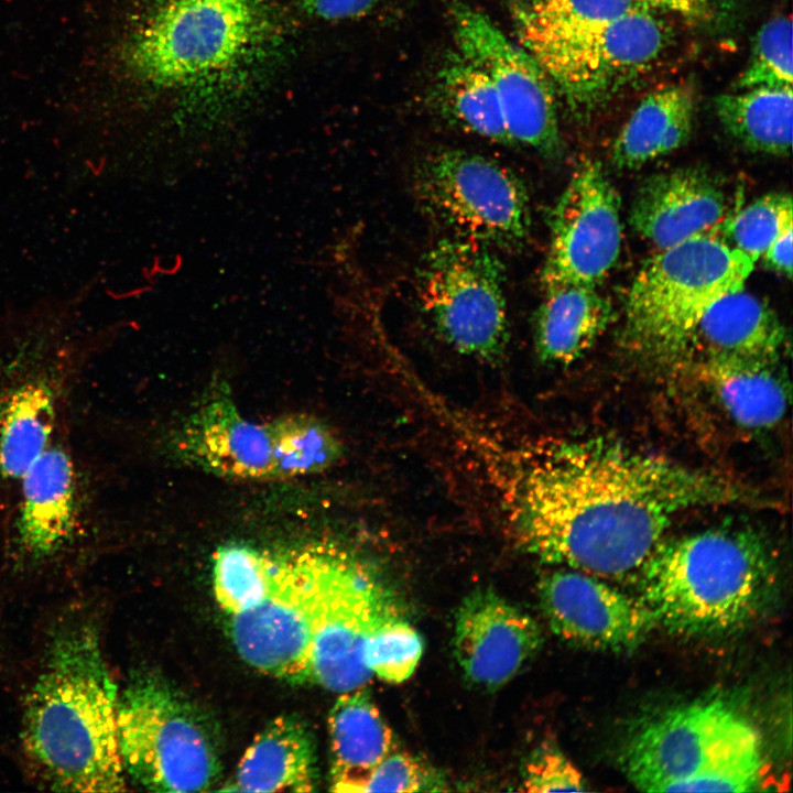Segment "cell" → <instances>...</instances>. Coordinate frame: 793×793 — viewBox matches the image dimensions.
Returning a JSON list of instances; mask_svg holds the SVG:
<instances>
[{"instance_id":"1","label":"cell","mask_w":793,"mask_h":793,"mask_svg":"<svg viewBox=\"0 0 793 793\" xmlns=\"http://www.w3.org/2000/svg\"><path fill=\"white\" fill-rule=\"evenodd\" d=\"M514 467L502 499L520 545L597 577L639 571L685 511L760 502L727 476L601 435L544 442Z\"/></svg>"},{"instance_id":"2","label":"cell","mask_w":793,"mask_h":793,"mask_svg":"<svg viewBox=\"0 0 793 793\" xmlns=\"http://www.w3.org/2000/svg\"><path fill=\"white\" fill-rule=\"evenodd\" d=\"M118 696L97 627L82 618L58 626L26 696L22 728L24 749L53 790H127Z\"/></svg>"},{"instance_id":"3","label":"cell","mask_w":793,"mask_h":793,"mask_svg":"<svg viewBox=\"0 0 793 793\" xmlns=\"http://www.w3.org/2000/svg\"><path fill=\"white\" fill-rule=\"evenodd\" d=\"M639 572L638 599L655 626L685 636L739 629L767 608L775 590L774 556L749 528L661 541Z\"/></svg>"},{"instance_id":"4","label":"cell","mask_w":793,"mask_h":793,"mask_svg":"<svg viewBox=\"0 0 793 793\" xmlns=\"http://www.w3.org/2000/svg\"><path fill=\"white\" fill-rule=\"evenodd\" d=\"M629 780L647 792H748L763 772L760 732L724 699L672 708L643 725L623 753Z\"/></svg>"},{"instance_id":"5","label":"cell","mask_w":793,"mask_h":793,"mask_svg":"<svg viewBox=\"0 0 793 793\" xmlns=\"http://www.w3.org/2000/svg\"><path fill=\"white\" fill-rule=\"evenodd\" d=\"M269 31L260 0H163L128 35L120 58L142 85L188 90L245 66Z\"/></svg>"},{"instance_id":"6","label":"cell","mask_w":793,"mask_h":793,"mask_svg":"<svg viewBox=\"0 0 793 793\" xmlns=\"http://www.w3.org/2000/svg\"><path fill=\"white\" fill-rule=\"evenodd\" d=\"M753 265L707 231L661 249L630 286L623 344L650 361H677L693 346L704 314L725 295L743 289Z\"/></svg>"},{"instance_id":"7","label":"cell","mask_w":793,"mask_h":793,"mask_svg":"<svg viewBox=\"0 0 793 793\" xmlns=\"http://www.w3.org/2000/svg\"><path fill=\"white\" fill-rule=\"evenodd\" d=\"M117 735L126 774L148 791L203 792L219 779L203 718L157 675L139 673L119 693Z\"/></svg>"},{"instance_id":"8","label":"cell","mask_w":793,"mask_h":793,"mask_svg":"<svg viewBox=\"0 0 793 793\" xmlns=\"http://www.w3.org/2000/svg\"><path fill=\"white\" fill-rule=\"evenodd\" d=\"M501 261L487 245L441 240L417 274L422 306L441 338L459 354L497 361L509 341Z\"/></svg>"},{"instance_id":"9","label":"cell","mask_w":793,"mask_h":793,"mask_svg":"<svg viewBox=\"0 0 793 793\" xmlns=\"http://www.w3.org/2000/svg\"><path fill=\"white\" fill-rule=\"evenodd\" d=\"M336 548L271 554L267 591L230 616L231 641L250 666L289 682H308L309 650Z\"/></svg>"},{"instance_id":"10","label":"cell","mask_w":793,"mask_h":793,"mask_svg":"<svg viewBox=\"0 0 793 793\" xmlns=\"http://www.w3.org/2000/svg\"><path fill=\"white\" fill-rule=\"evenodd\" d=\"M667 44L663 22L651 10L641 9L521 45L582 117L649 68Z\"/></svg>"},{"instance_id":"11","label":"cell","mask_w":793,"mask_h":793,"mask_svg":"<svg viewBox=\"0 0 793 793\" xmlns=\"http://www.w3.org/2000/svg\"><path fill=\"white\" fill-rule=\"evenodd\" d=\"M415 187L424 206L458 237L511 249L529 236L524 184L487 156L455 149L432 153L416 169Z\"/></svg>"},{"instance_id":"12","label":"cell","mask_w":793,"mask_h":793,"mask_svg":"<svg viewBox=\"0 0 793 793\" xmlns=\"http://www.w3.org/2000/svg\"><path fill=\"white\" fill-rule=\"evenodd\" d=\"M450 14L458 53L481 67L492 82L513 144L546 157L560 155L554 86L539 62L471 6L455 2Z\"/></svg>"},{"instance_id":"13","label":"cell","mask_w":793,"mask_h":793,"mask_svg":"<svg viewBox=\"0 0 793 793\" xmlns=\"http://www.w3.org/2000/svg\"><path fill=\"white\" fill-rule=\"evenodd\" d=\"M398 615L378 577L337 550L312 636L308 682L337 693L366 685L372 674L362 659L365 642L379 623Z\"/></svg>"},{"instance_id":"14","label":"cell","mask_w":793,"mask_h":793,"mask_svg":"<svg viewBox=\"0 0 793 793\" xmlns=\"http://www.w3.org/2000/svg\"><path fill=\"white\" fill-rule=\"evenodd\" d=\"M618 194L597 162L572 175L551 216V236L542 269L544 289L596 286L613 268L621 249Z\"/></svg>"},{"instance_id":"15","label":"cell","mask_w":793,"mask_h":793,"mask_svg":"<svg viewBox=\"0 0 793 793\" xmlns=\"http://www.w3.org/2000/svg\"><path fill=\"white\" fill-rule=\"evenodd\" d=\"M537 595L551 630L582 648L630 650L655 626L639 599L585 572L567 567L550 572L539 580Z\"/></svg>"},{"instance_id":"16","label":"cell","mask_w":793,"mask_h":793,"mask_svg":"<svg viewBox=\"0 0 793 793\" xmlns=\"http://www.w3.org/2000/svg\"><path fill=\"white\" fill-rule=\"evenodd\" d=\"M541 644L536 621L493 590H474L458 607L454 655L465 677L480 687L504 685Z\"/></svg>"},{"instance_id":"17","label":"cell","mask_w":793,"mask_h":793,"mask_svg":"<svg viewBox=\"0 0 793 793\" xmlns=\"http://www.w3.org/2000/svg\"><path fill=\"white\" fill-rule=\"evenodd\" d=\"M176 448L192 464L236 480H274V461L267 423L243 416L219 389L188 416L176 437Z\"/></svg>"},{"instance_id":"18","label":"cell","mask_w":793,"mask_h":793,"mask_svg":"<svg viewBox=\"0 0 793 793\" xmlns=\"http://www.w3.org/2000/svg\"><path fill=\"white\" fill-rule=\"evenodd\" d=\"M726 209L725 193L710 174L678 167L651 175L640 185L629 221L642 238L665 249L706 232Z\"/></svg>"},{"instance_id":"19","label":"cell","mask_w":793,"mask_h":793,"mask_svg":"<svg viewBox=\"0 0 793 793\" xmlns=\"http://www.w3.org/2000/svg\"><path fill=\"white\" fill-rule=\"evenodd\" d=\"M20 480L19 546L33 560L50 557L73 533L76 507L73 461L62 447L48 446Z\"/></svg>"},{"instance_id":"20","label":"cell","mask_w":793,"mask_h":793,"mask_svg":"<svg viewBox=\"0 0 793 793\" xmlns=\"http://www.w3.org/2000/svg\"><path fill=\"white\" fill-rule=\"evenodd\" d=\"M780 360L706 352L699 370L737 425L767 430L783 419L790 404V381Z\"/></svg>"},{"instance_id":"21","label":"cell","mask_w":793,"mask_h":793,"mask_svg":"<svg viewBox=\"0 0 793 793\" xmlns=\"http://www.w3.org/2000/svg\"><path fill=\"white\" fill-rule=\"evenodd\" d=\"M316 745L293 716L270 721L241 757L232 786L240 792H312L318 784Z\"/></svg>"},{"instance_id":"22","label":"cell","mask_w":793,"mask_h":793,"mask_svg":"<svg viewBox=\"0 0 793 793\" xmlns=\"http://www.w3.org/2000/svg\"><path fill=\"white\" fill-rule=\"evenodd\" d=\"M613 315L610 301L596 286L546 287L533 322L536 355L551 365L574 362L604 334Z\"/></svg>"},{"instance_id":"23","label":"cell","mask_w":793,"mask_h":793,"mask_svg":"<svg viewBox=\"0 0 793 793\" xmlns=\"http://www.w3.org/2000/svg\"><path fill=\"white\" fill-rule=\"evenodd\" d=\"M332 790L361 793L370 771L395 749L392 730L369 693H341L328 717Z\"/></svg>"},{"instance_id":"24","label":"cell","mask_w":793,"mask_h":793,"mask_svg":"<svg viewBox=\"0 0 793 793\" xmlns=\"http://www.w3.org/2000/svg\"><path fill=\"white\" fill-rule=\"evenodd\" d=\"M694 115L695 100L688 87L674 85L650 93L615 140L613 165L636 170L682 148L692 135Z\"/></svg>"},{"instance_id":"25","label":"cell","mask_w":793,"mask_h":793,"mask_svg":"<svg viewBox=\"0 0 793 793\" xmlns=\"http://www.w3.org/2000/svg\"><path fill=\"white\" fill-rule=\"evenodd\" d=\"M695 343L702 344L705 352L781 359L787 334L765 301L741 289L708 308L696 328Z\"/></svg>"},{"instance_id":"26","label":"cell","mask_w":793,"mask_h":793,"mask_svg":"<svg viewBox=\"0 0 793 793\" xmlns=\"http://www.w3.org/2000/svg\"><path fill=\"white\" fill-rule=\"evenodd\" d=\"M55 397L44 380L23 381L0 398V471L20 479L46 450L54 427Z\"/></svg>"},{"instance_id":"27","label":"cell","mask_w":793,"mask_h":793,"mask_svg":"<svg viewBox=\"0 0 793 793\" xmlns=\"http://www.w3.org/2000/svg\"><path fill=\"white\" fill-rule=\"evenodd\" d=\"M724 129L745 148L789 155L792 144V87H754L715 98Z\"/></svg>"},{"instance_id":"28","label":"cell","mask_w":793,"mask_h":793,"mask_svg":"<svg viewBox=\"0 0 793 793\" xmlns=\"http://www.w3.org/2000/svg\"><path fill=\"white\" fill-rule=\"evenodd\" d=\"M438 87L460 126L492 142L513 145L498 94L481 67L458 53L442 68Z\"/></svg>"},{"instance_id":"29","label":"cell","mask_w":793,"mask_h":793,"mask_svg":"<svg viewBox=\"0 0 793 793\" xmlns=\"http://www.w3.org/2000/svg\"><path fill=\"white\" fill-rule=\"evenodd\" d=\"M274 461V479L318 474L344 456L337 434L319 419L284 414L267 423Z\"/></svg>"},{"instance_id":"30","label":"cell","mask_w":793,"mask_h":793,"mask_svg":"<svg viewBox=\"0 0 793 793\" xmlns=\"http://www.w3.org/2000/svg\"><path fill=\"white\" fill-rule=\"evenodd\" d=\"M508 6L521 44L645 9L632 0H508Z\"/></svg>"},{"instance_id":"31","label":"cell","mask_w":793,"mask_h":793,"mask_svg":"<svg viewBox=\"0 0 793 793\" xmlns=\"http://www.w3.org/2000/svg\"><path fill=\"white\" fill-rule=\"evenodd\" d=\"M271 554L250 546L227 545L214 554L213 586L227 617L248 610L264 596L271 575Z\"/></svg>"},{"instance_id":"32","label":"cell","mask_w":793,"mask_h":793,"mask_svg":"<svg viewBox=\"0 0 793 793\" xmlns=\"http://www.w3.org/2000/svg\"><path fill=\"white\" fill-rule=\"evenodd\" d=\"M422 654V637L400 615L379 623L368 636L362 650L363 663L372 676L389 683L408 680Z\"/></svg>"},{"instance_id":"33","label":"cell","mask_w":793,"mask_h":793,"mask_svg":"<svg viewBox=\"0 0 793 793\" xmlns=\"http://www.w3.org/2000/svg\"><path fill=\"white\" fill-rule=\"evenodd\" d=\"M792 21L790 17L780 15L758 31L738 88L792 87Z\"/></svg>"},{"instance_id":"34","label":"cell","mask_w":793,"mask_h":793,"mask_svg":"<svg viewBox=\"0 0 793 793\" xmlns=\"http://www.w3.org/2000/svg\"><path fill=\"white\" fill-rule=\"evenodd\" d=\"M792 209L791 195L771 193L740 209L726 225L732 248L756 262L779 231L784 214Z\"/></svg>"},{"instance_id":"35","label":"cell","mask_w":793,"mask_h":793,"mask_svg":"<svg viewBox=\"0 0 793 793\" xmlns=\"http://www.w3.org/2000/svg\"><path fill=\"white\" fill-rule=\"evenodd\" d=\"M522 791H587L580 771L557 748L544 743L528 759L523 768Z\"/></svg>"},{"instance_id":"36","label":"cell","mask_w":793,"mask_h":793,"mask_svg":"<svg viewBox=\"0 0 793 793\" xmlns=\"http://www.w3.org/2000/svg\"><path fill=\"white\" fill-rule=\"evenodd\" d=\"M434 785L439 782L421 762L394 749L370 771L361 793L437 791Z\"/></svg>"},{"instance_id":"37","label":"cell","mask_w":793,"mask_h":793,"mask_svg":"<svg viewBox=\"0 0 793 793\" xmlns=\"http://www.w3.org/2000/svg\"><path fill=\"white\" fill-rule=\"evenodd\" d=\"M381 0H300L303 11L325 21H343L370 13Z\"/></svg>"},{"instance_id":"38","label":"cell","mask_w":793,"mask_h":793,"mask_svg":"<svg viewBox=\"0 0 793 793\" xmlns=\"http://www.w3.org/2000/svg\"><path fill=\"white\" fill-rule=\"evenodd\" d=\"M792 209H789L781 221V226L779 228L778 233L762 254L764 264L778 272L781 273L789 279L792 274V258H793V247H792V231H793V218H792Z\"/></svg>"},{"instance_id":"39","label":"cell","mask_w":793,"mask_h":793,"mask_svg":"<svg viewBox=\"0 0 793 793\" xmlns=\"http://www.w3.org/2000/svg\"><path fill=\"white\" fill-rule=\"evenodd\" d=\"M651 10L659 9L676 13L691 20H705L711 13L710 0H632Z\"/></svg>"}]
</instances>
